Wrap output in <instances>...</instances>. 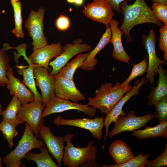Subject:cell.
Segmentation results:
<instances>
[{
    "label": "cell",
    "instance_id": "obj_1",
    "mask_svg": "<svg viewBox=\"0 0 167 167\" xmlns=\"http://www.w3.org/2000/svg\"><path fill=\"white\" fill-rule=\"evenodd\" d=\"M119 6L124 16L123 21L119 29L123 32L127 43L133 41L130 32L136 25L152 23L159 27L163 26L162 22L155 16L144 0H135L131 5H128L127 0H124Z\"/></svg>",
    "mask_w": 167,
    "mask_h": 167
},
{
    "label": "cell",
    "instance_id": "obj_2",
    "mask_svg": "<svg viewBox=\"0 0 167 167\" xmlns=\"http://www.w3.org/2000/svg\"><path fill=\"white\" fill-rule=\"evenodd\" d=\"M72 133L65 135L63 137L66 145L64 146L62 159L64 166L68 167H98L100 165L96 161L97 149L93 144L92 140L83 148L75 147L71 142L74 137Z\"/></svg>",
    "mask_w": 167,
    "mask_h": 167
},
{
    "label": "cell",
    "instance_id": "obj_3",
    "mask_svg": "<svg viewBox=\"0 0 167 167\" xmlns=\"http://www.w3.org/2000/svg\"><path fill=\"white\" fill-rule=\"evenodd\" d=\"M120 84V82L116 83L113 86L110 82L102 84L96 90L95 96L88 98V104L100 109L101 113L106 115L132 87L130 85L122 87Z\"/></svg>",
    "mask_w": 167,
    "mask_h": 167
},
{
    "label": "cell",
    "instance_id": "obj_4",
    "mask_svg": "<svg viewBox=\"0 0 167 167\" xmlns=\"http://www.w3.org/2000/svg\"><path fill=\"white\" fill-rule=\"evenodd\" d=\"M33 133L29 124L26 123L24 134L17 146L2 159L7 167H20L22 159L30 150L37 148L41 151L46 148L43 141L37 139Z\"/></svg>",
    "mask_w": 167,
    "mask_h": 167
},
{
    "label": "cell",
    "instance_id": "obj_5",
    "mask_svg": "<svg viewBox=\"0 0 167 167\" xmlns=\"http://www.w3.org/2000/svg\"><path fill=\"white\" fill-rule=\"evenodd\" d=\"M45 107L43 102L33 101L21 105L17 114L18 124L26 122L29 124L35 136L38 138L41 128L44 123L42 114Z\"/></svg>",
    "mask_w": 167,
    "mask_h": 167
},
{
    "label": "cell",
    "instance_id": "obj_6",
    "mask_svg": "<svg viewBox=\"0 0 167 167\" xmlns=\"http://www.w3.org/2000/svg\"><path fill=\"white\" fill-rule=\"evenodd\" d=\"M45 10L41 7L37 11L31 9L28 17L25 21V27L29 36L32 39L33 50L48 44L47 39L44 33L43 19Z\"/></svg>",
    "mask_w": 167,
    "mask_h": 167
},
{
    "label": "cell",
    "instance_id": "obj_7",
    "mask_svg": "<svg viewBox=\"0 0 167 167\" xmlns=\"http://www.w3.org/2000/svg\"><path fill=\"white\" fill-rule=\"evenodd\" d=\"M104 117L95 116L94 118H88L67 119L59 115L54 119L53 122L56 126H69L79 127L88 130L94 138L101 140L102 138V129L104 124Z\"/></svg>",
    "mask_w": 167,
    "mask_h": 167
},
{
    "label": "cell",
    "instance_id": "obj_8",
    "mask_svg": "<svg viewBox=\"0 0 167 167\" xmlns=\"http://www.w3.org/2000/svg\"><path fill=\"white\" fill-rule=\"evenodd\" d=\"M72 109L81 111L89 117L95 116L97 111V109L90 106L88 104L74 102L55 96L46 105L42 117L44 118L53 113Z\"/></svg>",
    "mask_w": 167,
    "mask_h": 167
},
{
    "label": "cell",
    "instance_id": "obj_9",
    "mask_svg": "<svg viewBox=\"0 0 167 167\" xmlns=\"http://www.w3.org/2000/svg\"><path fill=\"white\" fill-rule=\"evenodd\" d=\"M154 117L153 114L150 113L142 116H137L133 111H131L126 116L120 115L114 122V127L109 132L108 136L111 138L123 131H133L140 129Z\"/></svg>",
    "mask_w": 167,
    "mask_h": 167
},
{
    "label": "cell",
    "instance_id": "obj_10",
    "mask_svg": "<svg viewBox=\"0 0 167 167\" xmlns=\"http://www.w3.org/2000/svg\"><path fill=\"white\" fill-rule=\"evenodd\" d=\"M48 70L42 66L34 64L33 72L35 84L41 91L43 103L45 106L55 96V75H50Z\"/></svg>",
    "mask_w": 167,
    "mask_h": 167
},
{
    "label": "cell",
    "instance_id": "obj_11",
    "mask_svg": "<svg viewBox=\"0 0 167 167\" xmlns=\"http://www.w3.org/2000/svg\"><path fill=\"white\" fill-rule=\"evenodd\" d=\"M82 43L81 39H77L74 41L73 43H68L63 46L62 53L49 63V65L52 68L49 74H57L74 56L91 50V47L89 45Z\"/></svg>",
    "mask_w": 167,
    "mask_h": 167
},
{
    "label": "cell",
    "instance_id": "obj_12",
    "mask_svg": "<svg viewBox=\"0 0 167 167\" xmlns=\"http://www.w3.org/2000/svg\"><path fill=\"white\" fill-rule=\"evenodd\" d=\"M156 37L154 29H150L148 35L143 34L142 36L143 44L148 55V63L146 70L145 82L151 84L155 83L154 77L158 72L159 66L161 64L167 65L165 61L161 60L156 54L155 49Z\"/></svg>",
    "mask_w": 167,
    "mask_h": 167
},
{
    "label": "cell",
    "instance_id": "obj_13",
    "mask_svg": "<svg viewBox=\"0 0 167 167\" xmlns=\"http://www.w3.org/2000/svg\"><path fill=\"white\" fill-rule=\"evenodd\" d=\"M83 13L90 19L104 24L106 28L113 15L109 0H94L84 6Z\"/></svg>",
    "mask_w": 167,
    "mask_h": 167
},
{
    "label": "cell",
    "instance_id": "obj_14",
    "mask_svg": "<svg viewBox=\"0 0 167 167\" xmlns=\"http://www.w3.org/2000/svg\"><path fill=\"white\" fill-rule=\"evenodd\" d=\"M145 83V79L143 77L140 79H138L136 80L131 88L123 96L106 115V117L104 119V126L106 128L105 141L109 132V129L110 124L112 122H114L120 115L124 116L127 114L122 110V107L124 104L132 97L139 94V90Z\"/></svg>",
    "mask_w": 167,
    "mask_h": 167
},
{
    "label": "cell",
    "instance_id": "obj_15",
    "mask_svg": "<svg viewBox=\"0 0 167 167\" xmlns=\"http://www.w3.org/2000/svg\"><path fill=\"white\" fill-rule=\"evenodd\" d=\"M39 137L45 142L49 152L56 160L58 166H61L65 146L63 138L54 135L50 128L44 124L41 128Z\"/></svg>",
    "mask_w": 167,
    "mask_h": 167
},
{
    "label": "cell",
    "instance_id": "obj_16",
    "mask_svg": "<svg viewBox=\"0 0 167 167\" xmlns=\"http://www.w3.org/2000/svg\"><path fill=\"white\" fill-rule=\"evenodd\" d=\"M55 93L57 97L75 103L86 99L76 88L73 80L57 77L56 75Z\"/></svg>",
    "mask_w": 167,
    "mask_h": 167
},
{
    "label": "cell",
    "instance_id": "obj_17",
    "mask_svg": "<svg viewBox=\"0 0 167 167\" xmlns=\"http://www.w3.org/2000/svg\"><path fill=\"white\" fill-rule=\"evenodd\" d=\"M63 51V46L60 43H54L33 50L28 57L33 63L36 64L51 70L49 63L54 58L58 56Z\"/></svg>",
    "mask_w": 167,
    "mask_h": 167
},
{
    "label": "cell",
    "instance_id": "obj_18",
    "mask_svg": "<svg viewBox=\"0 0 167 167\" xmlns=\"http://www.w3.org/2000/svg\"><path fill=\"white\" fill-rule=\"evenodd\" d=\"M13 69L10 67L8 69L6 75L8 82L6 84L10 94L16 96L21 105L25 104L34 101V95L29 89L23 84L19 79L14 75Z\"/></svg>",
    "mask_w": 167,
    "mask_h": 167
},
{
    "label": "cell",
    "instance_id": "obj_19",
    "mask_svg": "<svg viewBox=\"0 0 167 167\" xmlns=\"http://www.w3.org/2000/svg\"><path fill=\"white\" fill-rule=\"evenodd\" d=\"M118 24L117 20L114 19L109 24L112 33L110 42L113 45L112 56L116 60L129 64L131 57L126 53L122 45V37L123 32L118 28Z\"/></svg>",
    "mask_w": 167,
    "mask_h": 167
},
{
    "label": "cell",
    "instance_id": "obj_20",
    "mask_svg": "<svg viewBox=\"0 0 167 167\" xmlns=\"http://www.w3.org/2000/svg\"><path fill=\"white\" fill-rule=\"evenodd\" d=\"M21 55L24 56V59L28 63V66L27 68V66H24L22 64L19 66L17 65L16 67L18 68V73L23 76V83L33 93L34 96L33 101L36 102H43L41 95L38 92L36 87L33 72L34 64L27 56L26 51L22 52Z\"/></svg>",
    "mask_w": 167,
    "mask_h": 167
},
{
    "label": "cell",
    "instance_id": "obj_21",
    "mask_svg": "<svg viewBox=\"0 0 167 167\" xmlns=\"http://www.w3.org/2000/svg\"><path fill=\"white\" fill-rule=\"evenodd\" d=\"M157 73L159 79L156 87H153L147 98L148 105H154L158 101L167 96V71L161 65L159 66Z\"/></svg>",
    "mask_w": 167,
    "mask_h": 167
},
{
    "label": "cell",
    "instance_id": "obj_22",
    "mask_svg": "<svg viewBox=\"0 0 167 167\" xmlns=\"http://www.w3.org/2000/svg\"><path fill=\"white\" fill-rule=\"evenodd\" d=\"M109 152L116 163L119 165L125 163L135 157L130 147L121 139L116 140L111 143L109 148Z\"/></svg>",
    "mask_w": 167,
    "mask_h": 167
},
{
    "label": "cell",
    "instance_id": "obj_23",
    "mask_svg": "<svg viewBox=\"0 0 167 167\" xmlns=\"http://www.w3.org/2000/svg\"><path fill=\"white\" fill-rule=\"evenodd\" d=\"M112 35L111 31L109 27L106 28L97 45L90 52L87 58L79 68L86 71L93 70L98 63L95 57L96 55L110 42Z\"/></svg>",
    "mask_w": 167,
    "mask_h": 167
},
{
    "label": "cell",
    "instance_id": "obj_24",
    "mask_svg": "<svg viewBox=\"0 0 167 167\" xmlns=\"http://www.w3.org/2000/svg\"><path fill=\"white\" fill-rule=\"evenodd\" d=\"M132 135L140 140L161 137L167 139V120L160 122L153 127L145 126L143 130L139 129L133 131Z\"/></svg>",
    "mask_w": 167,
    "mask_h": 167
},
{
    "label": "cell",
    "instance_id": "obj_25",
    "mask_svg": "<svg viewBox=\"0 0 167 167\" xmlns=\"http://www.w3.org/2000/svg\"><path fill=\"white\" fill-rule=\"evenodd\" d=\"M89 53H81L74 59L63 67L56 75L57 77H62L73 80L74 73L76 70L81 66L87 58Z\"/></svg>",
    "mask_w": 167,
    "mask_h": 167
},
{
    "label": "cell",
    "instance_id": "obj_26",
    "mask_svg": "<svg viewBox=\"0 0 167 167\" xmlns=\"http://www.w3.org/2000/svg\"><path fill=\"white\" fill-rule=\"evenodd\" d=\"M25 158L28 161L31 160L35 162L38 167H59L51 158L46 148L41 151L40 153L28 152Z\"/></svg>",
    "mask_w": 167,
    "mask_h": 167
},
{
    "label": "cell",
    "instance_id": "obj_27",
    "mask_svg": "<svg viewBox=\"0 0 167 167\" xmlns=\"http://www.w3.org/2000/svg\"><path fill=\"white\" fill-rule=\"evenodd\" d=\"M21 104L17 97L14 96L6 109L2 111L1 115L3 121L10 123L16 127L19 125L17 121V114Z\"/></svg>",
    "mask_w": 167,
    "mask_h": 167
},
{
    "label": "cell",
    "instance_id": "obj_28",
    "mask_svg": "<svg viewBox=\"0 0 167 167\" xmlns=\"http://www.w3.org/2000/svg\"><path fill=\"white\" fill-rule=\"evenodd\" d=\"M9 49L10 46L7 43H4L3 47L0 48V87H5L8 82L6 72L10 67V59L6 51Z\"/></svg>",
    "mask_w": 167,
    "mask_h": 167
},
{
    "label": "cell",
    "instance_id": "obj_29",
    "mask_svg": "<svg viewBox=\"0 0 167 167\" xmlns=\"http://www.w3.org/2000/svg\"><path fill=\"white\" fill-rule=\"evenodd\" d=\"M11 3L14 10L15 21V28L13 30L12 33L18 38H23L24 33L22 28L23 20L21 14V3L19 1H11Z\"/></svg>",
    "mask_w": 167,
    "mask_h": 167
},
{
    "label": "cell",
    "instance_id": "obj_30",
    "mask_svg": "<svg viewBox=\"0 0 167 167\" xmlns=\"http://www.w3.org/2000/svg\"><path fill=\"white\" fill-rule=\"evenodd\" d=\"M150 154L143 155V152L139 153L137 156L134 157L128 161L122 164H117L108 165H103L102 167H144L148 162V157Z\"/></svg>",
    "mask_w": 167,
    "mask_h": 167
},
{
    "label": "cell",
    "instance_id": "obj_31",
    "mask_svg": "<svg viewBox=\"0 0 167 167\" xmlns=\"http://www.w3.org/2000/svg\"><path fill=\"white\" fill-rule=\"evenodd\" d=\"M147 56L140 62L136 64H133V67L131 72L127 79L122 84H120L122 87H126L129 85V83L135 78L143 75L146 71L147 67L148 61Z\"/></svg>",
    "mask_w": 167,
    "mask_h": 167
},
{
    "label": "cell",
    "instance_id": "obj_32",
    "mask_svg": "<svg viewBox=\"0 0 167 167\" xmlns=\"http://www.w3.org/2000/svg\"><path fill=\"white\" fill-rule=\"evenodd\" d=\"M15 127L13 124L4 121H3L0 123V131L2 132L4 138L7 140L11 148L14 145V138L18 134Z\"/></svg>",
    "mask_w": 167,
    "mask_h": 167
},
{
    "label": "cell",
    "instance_id": "obj_33",
    "mask_svg": "<svg viewBox=\"0 0 167 167\" xmlns=\"http://www.w3.org/2000/svg\"><path fill=\"white\" fill-rule=\"evenodd\" d=\"M155 112L153 114L160 122L167 119V96L154 105Z\"/></svg>",
    "mask_w": 167,
    "mask_h": 167
},
{
    "label": "cell",
    "instance_id": "obj_34",
    "mask_svg": "<svg viewBox=\"0 0 167 167\" xmlns=\"http://www.w3.org/2000/svg\"><path fill=\"white\" fill-rule=\"evenodd\" d=\"M152 8L155 16L167 26V5L154 2Z\"/></svg>",
    "mask_w": 167,
    "mask_h": 167
},
{
    "label": "cell",
    "instance_id": "obj_35",
    "mask_svg": "<svg viewBox=\"0 0 167 167\" xmlns=\"http://www.w3.org/2000/svg\"><path fill=\"white\" fill-rule=\"evenodd\" d=\"M160 38L159 46L160 49L164 52V60H167V26L163 25L159 30Z\"/></svg>",
    "mask_w": 167,
    "mask_h": 167
},
{
    "label": "cell",
    "instance_id": "obj_36",
    "mask_svg": "<svg viewBox=\"0 0 167 167\" xmlns=\"http://www.w3.org/2000/svg\"><path fill=\"white\" fill-rule=\"evenodd\" d=\"M167 166V145L163 152L156 159L148 161L145 167H160Z\"/></svg>",
    "mask_w": 167,
    "mask_h": 167
},
{
    "label": "cell",
    "instance_id": "obj_37",
    "mask_svg": "<svg viewBox=\"0 0 167 167\" xmlns=\"http://www.w3.org/2000/svg\"><path fill=\"white\" fill-rule=\"evenodd\" d=\"M70 22L69 18L64 15H61L57 19L55 25L57 28L61 31H65L70 27Z\"/></svg>",
    "mask_w": 167,
    "mask_h": 167
},
{
    "label": "cell",
    "instance_id": "obj_38",
    "mask_svg": "<svg viewBox=\"0 0 167 167\" xmlns=\"http://www.w3.org/2000/svg\"><path fill=\"white\" fill-rule=\"evenodd\" d=\"M124 0H109V2L113 9L117 12L121 13L120 3Z\"/></svg>",
    "mask_w": 167,
    "mask_h": 167
},
{
    "label": "cell",
    "instance_id": "obj_39",
    "mask_svg": "<svg viewBox=\"0 0 167 167\" xmlns=\"http://www.w3.org/2000/svg\"><path fill=\"white\" fill-rule=\"evenodd\" d=\"M66 1L69 3H73L80 6L83 4L84 0H66Z\"/></svg>",
    "mask_w": 167,
    "mask_h": 167
},
{
    "label": "cell",
    "instance_id": "obj_40",
    "mask_svg": "<svg viewBox=\"0 0 167 167\" xmlns=\"http://www.w3.org/2000/svg\"><path fill=\"white\" fill-rule=\"evenodd\" d=\"M154 2L167 5V0H152Z\"/></svg>",
    "mask_w": 167,
    "mask_h": 167
},
{
    "label": "cell",
    "instance_id": "obj_41",
    "mask_svg": "<svg viewBox=\"0 0 167 167\" xmlns=\"http://www.w3.org/2000/svg\"><path fill=\"white\" fill-rule=\"evenodd\" d=\"M2 108L1 105L0 104V116L1 115L2 113Z\"/></svg>",
    "mask_w": 167,
    "mask_h": 167
},
{
    "label": "cell",
    "instance_id": "obj_42",
    "mask_svg": "<svg viewBox=\"0 0 167 167\" xmlns=\"http://www.w3.org/2000/svg\"><path fill=\"white\" fill-rule=\"evenodd\" d=\"M1 159L0 158V167L2 166V164H1Z\"/></svg>",
    "mask_w": 167,
    "mask_h": 167
},
{
    "label": "cell",
    "instance_id": "obj_43",
    "mask_svg": "<svg viewBox=\"0 0 167 167\" xmlns=\"http://www.w3.org/2000/svg\"><path fill=\"white\" fill-rule=\"evenodd\" d=\"M19 0H11V1L13 2H19Z\"/></svg>",
    "mask_w": 167,
    "mask_h": 167
}]
</instances>
